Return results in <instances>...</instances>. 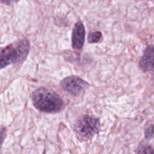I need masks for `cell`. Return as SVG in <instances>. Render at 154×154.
Returning <instances> with one entry per match:
<instances>
[{
    "mask_svg": "<svg viewBox=\"0 0 154 154\" xmlns=\"http://www.w3.org/2000/svg\"><path fill=\"white\" fill-rule=\"evenodd\" d=\"M32 101L37 109L46 113H56L64 107L61 97L55 91L45 87L38 88L32 93Z\"/></svg>",
    "mask_w": 154,
    "mask_h": 154,
    "instance_id": "6da1fadb",
    "label": "cell"
},
{
    "mask_svg": "<svg viewBox=\"0 0 154 154\" xmlns=\"http://www.w3.org/2000/svg\"><path fill=\"white\" fill-rule=\"evenodd\" d=\"M29 51V43L26 38L19 40L0 48V69L11 64L22 63L27 57Z\"/></svg>",
    "mask_w": 154,
    "mask_h": 154,
    "instance_id": "7a4b0ae2",
    "label": "cell"
},
{
    "mask_svg": "<svg viewBox=\"0 0 154 154\" xmlns=\"http://www.w3.org/2000/svg\"><path fill=\"white\" fill-rule=\"evenodd\" d=\"M100 128V123L98 118L89 115H84L79 117L74 125L76 133L83 138H90L97 134Z\"/></svg>",
    "mask_w": 154,
    "mask_h": 154,
    "instance_id": "3957f363",
    "label": "cell"
},
{
    "mask_svg": "<svg viewBox=\"0 0 154 154\" xmlns=\"http://www.w3.org/2000/svg\"><path fill=\"white\" fill-rule=\"evenodd\" d=\"M60 85L68 93L78 96L82 94L89 86V84L77 76H70L64 78Z\"/></svg>",
    "mask_w": 154,
    "mask_h": 154,
    "instance_id": "277c9868",
    "label": "cell"
},
{
    "mask_svg": "<svg viewBox=\"0 0 154 154\" xmlns=\"http://www.w3.org/2000/svg\"><path fill=\"white\" fill-rule=\"evenodd\" d=\"M85 28L81 20L75 24L72 32V46L73 49L80 50L82 48L85 42Z\"/></svg>",
    "mask_w": 154,
    "mask_h": 154,
    "instance_id": "5b68a950",
    "label": "cell"
},
{
    "mask_svg": "<svg viewBox=\"0 0 154 154\" xmlns=\"http://www.w3.org/2000/svg\"><path fill=\"white\" fill-rule=\"evenodd\" d=\"M139 67L144 72L153 70V46H148L144 51L143 55L139 61Z\"/></svg>",
    "mask_w": 154,
    "mask_h": 154,
    "instance_id": "8992f818",
    "label": "cell"
},
{
    "mask_svg": "<svg viewBox=\"0 0 154 154\" xmlns=\"http://www.w3.org/2000/svg\"><path fill=\"white\" fill-rule=\"evenodd\" d=\"M102 38V34L101 32L97 31L94 32H90L88 35V42L90 43H99L101 41Z\"/></svg>",
    "mask_w": 154,
    "mask_h": 154,
    "instance_id": "52a82bcc",
    "label": "cell"
},
{
    "mask_svg": "<svg viewBox=\"0 0 154 154\" xmlns=\"http://www.w3.org/2000/svg\"><path fill=\"white\" fill-rule=\"evenodd\" d=\"M137 154H153V148L152 145L142 144L138 147Z\"/></svg>",
    "mask_w": 154,
    "mask_h": 154,
    "instance_id": "ba28073f",
    "label": "cell"
},
{
    "mask_svg": "<svg viewBox=\"0 0 154 154\" xmlns=\"http://www.w3.org/2000/svg\"><path fill=\"white\" fill-rule=\"evenodd\" d=\"M7 131L5 126H1L0 128V148L2 147V144L7 137Z\"/></svg>",
    "mask_w": 154,
    "mask_h": 154,
    "instance_id": "9c48e42d",
    "label": "cell"
},
{
    "mask_svg": "<svg viewBox=\"0 0 154 154\" xmlns=\"http://www.w3.org/2000/svg\"><path fill=\"white\" fill-rule=\"evenodd\" d=\"M144 136L146 139H151L153 137V125H150L144 130Z\"/></svg>",
    "mask_w": 154,
    "mask_h": 154,
    "instance_id": "30bf717a",
    "label": "cell"
},
{
    "mask_svg": "<svg viewBox=\"0 0 154 154\" xmlns=\"http://www.w3.org/2000/svg\"><path fill=\"white\" fill-rule=\"evenodd\" d=\"M0 2L2 3H5L7 5H11V3L15 2V1H0Z\"/></svg>",
    "mask_w": 154,
    "mask_h": 154,
    "instance_id": "8fae6325",
    "label": "cell"
}]
</instances>
